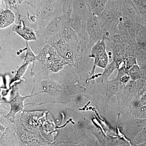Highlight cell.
Returning a JSON list of instances; mask_svg holds the SVG:
<instances>
[{"label": "cell", "mask_w": 146, "mask_h": 146, "mask_svg": "<svg viewBox=\"0 0 146 146\" xmlns=\"http://www.w3.org/2000/svg\"><path fill=\"white\" fill-rule=\"evenodd\" d=\"M35 8L37 14L36 32L44 29L53 18L63 13L61 0H42Z\"/></svg>", "instance_id": "6da1fadb"}, {"label": "cell", "mask_w": 146, "mask_h": 146, "mask_svg": "<svg viewBox=\"0 0 146 146\" xmlns=\"http://www.w3.org/2000/svg\"><path fill=\"white\" fill-rule=\"evenodd\" d=\"M97 17L103 31L104 39L109 41L116 34L120 17L113 11L106 7Z\"/></svg>", "instance_id": "7a4b0ae2"}, {"label": "cell", "mask_w": 146, "mask_h": 146, "mask_svg": "<svg viewBox=\"0 0 146 146\" xmlns=\"http://www.w3.org/2000/svg\"><path fill=\"white\" fill-rule=\"evenodd\" d=\"M86 32L91 43L94 44L99 40L104 38V33L97 16L91 13L87 18Z\"/></svg>", "instance_id": "3957f363"}, {"label": "cell", "mask_w": 146, "mask_h": 146, "mask_svg": "<svg viewBox=\"0 0 146 146\" xmlns=\"http://www.w3.org/2000/svg\"><path fill=\"white\" fill-rule=\"evenodd\" d=\"M121 17L127 18L136 23L142 24L143 19L132 0H122Z\"/></svg>", "instance_id": "277c9868"}, {"label": "cell", "mask_w": 146, "mask_h": 146, "mask_svg": "<svg viewBox=\"0 0 146 146\" xmlns=\"http://www.w3.org/2000/svg\"><path fill=\"white\" fill-rule=\"evenodd\" d=\"M12 31L27 42H35L37 40V35L35 30L28 26L23 21H19L14 25Z\"/></svg>", "instance_id": "5b68a950"}, {"label": "cell", "mask_w": 146, "mask_h": 146, "mask_svg": "<svg viewBox=\"0 0 146 146\" xmlns=\"http://www.w3.org/2000/svg\"><path fill=\"white\" fill-rule=\"evenodd\" d=\"M107 48L106 41L104 38L98 41L91 48L89 57L94 59V65L92 74H94L95 72L96 68L97 67V63L101 58L104 54L107 52Z\"/></svg>", "instance_id": "8992f818"}, {"label": "cell", "mask_w": 146, "mask_h": 146, "mask_svg": "<svg viewBox=\"0 0 146 146\" xmlns=\"http://www.w3.org/2000/svg\"><path fill=\"white\" fill-rule=\"evenodd\" d=\"M108 42L110 43V47L112 49L114 61L117 67L123 62L124 59L127 56V54L123 47L119 43L111 41Z\"/></svg>", "instance_id": "52a82bcc"}, {"label": "cell", "mask_w": 146, "mask_h": 146, "mask_svg": "<svg viewBox=\"0 0 146 146\" xmlns=\"http://www.w3.org/2000/svg\"><path fill=\"white\" fill-rule=\"evenodd\" d=\"M135 41L138 49L146 52V29L139 23H136Z\"/></svg>", "instance_id": "ba28073f"}, {"label": "cell", "mask_w": 146, "mask_h": 146, "mask_svg": "<svg viewBox=\"0 0 146 146\" xmlns=\"http://www.w3.org/2000/svg\"><path fill=\"white\" fill-rule=\"evenodd\" d=\"M15 12L10 9L7 8L0 10V28L7 27L16 21Z\"/></svg>", "instance_id": "9c48e42d"}, {"label": "cell", "mask_w": 146, "mask_h": 146, "mask_svg": "<svg viewBox=\"0 0 146 146\" xmlns=\"http://www.w3.org/2000/svg\"><path fill=\"white\" fill-rule=\"evenodd\" d=\"M27 97H21L17 93V95L13 99L9 102L11 106L10 112L7 115L9 118H13L15 115L23 108V101Z\"/></svg>", "instance_id": "30bf717a"}, {"label": "cell", "mask_w": 146, "mask_h": 146, "mask_svg": "<svg viewBox=\"0 0 146 146\" xmlns=\"http://www.w3.org/2000/svg\"><path fill=\"white\" fill-rule=\"evenodd\" d=\"M91 12L98 16L104 10L108 0H87Z\"/></svg>", "instance_id": "8fae6325"}, {"label": "cell", "mask_w": 146, "mask_h": 146, "mask_svg": "<svg viewBox=\"0 0 146 146\" xmlns=\"http://www.w3.org/2000/svg\"><path fill=\"white\" fill-rule=\"evenodd\" d=\"M132 1L142 16L143 23L144 21H146V0H132Z\"/></svg>", "instance_id": "7c38bea8"}, {"label": "cell", "mask_w": 146, "mask_h": 146, "mask_svg": "<svg viewBox=\"0 0 146 146\" xmlns=\"http://www.w3.org/2000/svg\"><path fill=\"white\" fill-rule=\"evenodd\" d=\"M128 74L133 80L139 79L141 76V70L140 66L137 64L131 67L128 71Z\"/></svg>", "instance_id": "4fadbf2b"}, {"label": "cell", "mask_w": 146, "mask_h": 146, "mask_svg": "<svg viewBox=\"0 0 146 146\" xmlns=\"http://www.w3.org/2000/svg\"><path fill=\"white\" fill-rule=\"evenodd\" d=\"M25 42L26 44V48H25L26 52L25 55L23 57V58L25 62L30 63L36 60V56L35 54L33 51L30 46L29 42L27 41H26Z\"/></svg>", "instance_id": "5bb4252c"}, {"label": "cell", "mask_w": 146, "mask_h": 146, "mask_svg": "<svg viewBox=\"0 0 146 146\" xmlns=\"http://www.w3.org/2000/svg\"><path fill=\"white\" fill-rule=\"evenodd\" d=\"M137 58L136 56H129L124 59L123 68L125 72H128V71L131 67L135 64H137Z\"/></svg>", "instance_id": "9a60e30c"}, {"label": "cell", "mask_w": 146, "mask_h": 146, "mask_svg": "<svg viewBox=\"0 0 146 146\" xmlns=\"http://www.w3.org/2000/svg\"><path fill=\"white\" fill-rule=\"evenodd\" d=\"M117 68V65L115 61L113 60L110 64H108L104 68V72L103 74V76L108 78L113 72V71Z\"/></svg>", "instance_id": "2e32d148"}, {"label": "cell", "mask_w": 146, "mask_h": 146, "mask_svg": "<svg viewBox=\"0 0 146 146\" xmlns=\"http://www.w3.org/2000/svg\"><path fill=\"white\" fill-rule=\"evenodd\" d=\"M73 1L74 0H61L63 13L72 11Z\"/></svg>", "instance_id": "e0dca14e"}, {"label": "cell", "mask_w": 146, "mask_h": 146, "mask_svg": "<svg viewBox=\"0 0 146 146\" xmlns=\"http://www.w3.org/2000/svg\"><path fill=\"white\" fill-rule=\"evenodd\" d=\"M42 0H26V1L28 3L33 7H36Z\"/></svg>", "instance_id": "ac0fdd59"}, {"label": "cell", "mask_w": 146, "mask_h": 146, "mask_svg": "<svg viewBox=\"0 0 146 146\" xmlns=\"http://www.w3.org/2000/svg\"><path fill=\"white\" fill-rule=\"evenodd\" d=\"M130 79V77L129 76L128 74H127L122 77L120 80H121V82H123V83H127V82L129 81Z\"/></svg>", "instance_id": "d6986e66"}, {"label": "cell", "mask_w": 146, "mask_h": 146, "mask_svg": "<svg viewBox=\"0 0 146 146\" xmlns=\"http://www.w3.org/2000/svg\"><path fill=\"white\" fill-rule=\"evenodd\" d=\"M139 145L141 146H146V142H144V143H142L139 144Z\"/></svg>", "instance_id": "ffe728a7"}, {"label": "cell", "mask_w": 146, "mask_h": 146, "mask_svg": "<svg viewBox=\"0 0 146 146\" xmlns=\"http://www.w3.org/2000/svg\"><path fill=\"white\" fill-rule=\"evenodd\" d=\"M18 2H19V4H21V3H23V2L25 1L26 0H18Z\"/></svg>", "instance_id": "44dd1931"}, {"label": "cell", "mask_w": 146, "mask_h": 146, "mask_svg": "<svg viewBox=\"0 0 146 146\" xmlns=\"http://www.w3.org/2000/svg\"><path fill=\"white\" fill-rule=\"evenodd\" d=\"M3 1H4V2L5 3L7 1V0H3Z\"/></svg>", "instance_id": "7402d4cb"}, {"label": "cell", "mask_w": 146, "mask_h": 146, "mask_svg": "<svg viewBox=\"0 0 146 146\" xmlns=\"http://www.w3.org/2000/svg\"><path fill=\"white\" fill-rule=\"evenodd\" d=\"M1 0H0V8H1Z\"/></svg>", "instance_id": "603a6c76"}, {"label": "cell", "mask_w": 146, "mask_h": 146, "mask_svg": "<svg viewBox=\"0 0 146 146\" xmlns=\"http://www.w3.org/2000/svg\"><path fill=\"white\" fill-rule=\"evenodd\" d=\"M145 72H146V67L145 68Z\"/></svg>", "instance_id": "cb8c5ba5"}]
</instances>
